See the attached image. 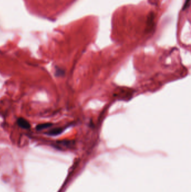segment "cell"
<instances>
[{
    "instance_id": "obj_3",
    "label": "cell",
    "mask_w": 191,
    "mask_h": 192,
    "mask_svg": "<svg viewBox=\"0 0 191 192\" xmlns=\"http://www.w3.org/2000/svg\"><path fill=\"white\" fill-rule=\"evenodd\" d=\"M64 128H57L52 129L51 130H49L48 133H47V134L49 136H56L61 134L62 132H64Z\"/></svg>"
},
{
    "instance_id": "obj_4",
    "label": "cell",
    "mask_w": 191,
    "mask_h": 192,
    "mask_svg": "<svg viewBox=\"0 0 191 192\" xmlns=\"http://www.w3.org/2000/svg\"><path fill=\"white\" fill-rule=\"evenodd\" d=\"M52 123H43V124H40L36 126V129L37 130H41L43 129H45L46 128H49L52 126Z\"/></svg>"
},
{
    "instance_id": "obj_5",
    "label": "cell",
    "mask_w": 191,
    "mask_h": 192,
    "mask_svg": "<svg viewBox=\"0 0 191 192\" xmlns=\"http://www.w3.org/2000/svg\"><path fill=\"white\" fill-rule=\"evenodd\" d=\"M64 74V71L60 69V68H58L56 69V72H55V75L57 76H63Z\"/></svg>"
},
{
    "instance_id": "obj_1",
    "label": "cell",
    "mask_w": 191,
    "mask_h": 192,
    "mask_svg": "<svg viewBox=\"0 0 191 192\" xmlns=\"http://www.w3.org/2000/svg\"><path fill=\"white\" fill-rule=\"evenodd\" d=\"M132 91H129V89H120L119 92L117 94V96L120 99H129L130 97H132Z\"/></svg>"
},
{
    "instance_id": "obj_2",
    "label": "cell",
    "mask_w": 191,
    "mask_h": 192,
    "mask_svg": "<svg viewBox=\"0 0 191 192\" xmlns=\"http://www.w3.org/2000/svg\"><path fill=\"white\" fill-rule=\"evenodd\" d=\"M17 124L20 128H23L25 129H28L30 128V123L25 119L22 117H20L18 119Z\"/></svg>"
}]
</instances>
